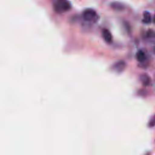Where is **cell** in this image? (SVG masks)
I'll use <instances>...</instances> for the list:
<instances>
[{"instance_id": "obj_1", "label": "cell", "mask_w": 155, "mask_h": 155, "mask_svg": "<svg viewBox=\"0 0 155 155\" xmlns=\"http://www.w3.org/2000/svg\"><path fill=\"white\" fill-rule=\"evenodd\" d=\"M53 7L56 13H63L69 11L71 8V5L68 0H54Z\"/></svg>"}, {"instance_id": "obj_2", "label": "cell", "mask_w": 155, "mask_h": 155, "mask_svg": "<svg viewBox=\"0 0 155 155\" xmlns=\"http://www.w3.org/2000/svg\"><path fill=\"white\" fill-rule=\"evenodd\" d=\"M82 18L85 21H91L95 19L96 17V12L92 8H86L82 12Z\"/></svg>"}, {"instance_id": "obj_3", "label": "cell", "mask_w": 155, "mask_h": 155, "mask_svg": "<svg viewBox=\"0 0 155 155\" xmlns=\"http://www.w3.org/2000/svg\"><path fill=\"white\" fill-rule=\"evenodd\" d=\"M126 68V63L123 61H119L116 62L111 67V70L117 73H122Z\"/></svg>"}, {"instance_id": "obj_4", "label": "cell", "mask_w": 155, "mask_h": 155, "mask_svg": "<svg viewBox=\"0 0 155 155\" xmlns=\"http://www.w3.org/2000/svg\"><path fill=\"white\" fill-rule=\"evenodd\" d=\"M110 6L111 8H112L113 10L117 11V12L123 11L125 8V5L121 2H119V1H114L111 2L110 4Z\"/></svg>"}, {"instance_id": "obj_5", "label": "cell", "mask_w": 155, "mask_h": 155, "mask_svg": "<svg viewBox=\"0 0 155 155\" xmlns=\"http://www.w3.org/2000/svg\"><path fill=\"white\" fill-rule=\"evenodd\" d=\"M102 36L104 40L107 43H110L112 41L113 37L111 32L107 28H104L102 30Z\"/></svg>"}, {"instance_id": "obj_6", "label": "cell", "mask_w": 155, "mask_h": 155, "mask_svg": "<svg viewBox=\"0 0 155 155\" xmlns=\"http://www.w3.org/2000/svg\"><path fill=\"white\" fill-rule=\"evenodd\" d=\"M152 21V17L149 12L145 11L143 13V19L142 22L145 24H149Z\"/></svg>"}, {"instance_id": "obj_7", "label": "cell", "mask_w": 155, "mask_h": 155, "mask_svg": "<svg viewBox=\"0 0 155 155\" xmlns=\"http://www.w3.org/2000/svg\"><path fill=\"white\" fill-rule=\"evenodd\" d=\"M140 80L142 84L145 86H148L151 82V79L147 74H142L140 76Z\"/></svg>"}, {"instance_id": "obj_8", "label": "cell", "mask_w": 155, "mask_h": 155, "mask_svg": "<svg viewBox=\"0 0 155 155\" xmlns=\"http://www.w3.org/2000/svg\"><path fill=\"white\" fill-rule=\"evenodd\" d=\"M136 57V59L139 62H144L147 59V56H146L145 53H144V51H143L141 50H139L137 52Z\"/></svg>"}, {"instance_id": "obj_9", "label": "cell", "mask_w": 155, "mask_h": 155, "mask_svg": "<svg viewBox=\"0 0 155 155\" xmlns=\"http://www.w3.org/2000/svg\"><path fill=\"white\" fill-rule=\"evenodd\" d=\"M155 125V116L153 117L152 118V119H151V120L149 122V126L152 127H154Z\"/></svg>"}, {"instance_id": "obj_10", "label": "cell", "mask_w": 155, "mask_h": 155, "mask_svg": "<svg viewBox=\"0 0 155 155\" xmlns=\"http://www.w3.org/2000/svg\"><path fill=\"white\" fill-rule=\"evenodd\" d=\"M153 23L155 24V13H154V17H153Z\"/></svg>"}]
</instances>
